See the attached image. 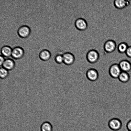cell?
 I'll list each match as a JSON object with an SVG mask.
<instances>
[{
	"label": "cell",
	"mask_w": 131,
	"mask_h": 131,
	"mask_svg": "<svg viewBox=\"0 0 131 131\" xmlns=\"http://www.w3.org/2000/svg\"><path fill=\"white\" fill-rule=\"evenodd\" d=\"M100 57L99 54L96 50L92 49L87 52L86 58L88 61L91 64H94L98 60Z\"/></svg>",
	"instance_id": "1"
},
{
	"label": "cell",
	"mask_w": 131,
	"mask_h": 131,
	"mask_svg": "<svg viewBox=\"0 0 131 131\" xmlns=\"http://www.w3.org/2000/svg\"><path fill=\"white\" fill-rule=\"evenodd\" d=\"M116 44L113 40H107L104 42L103 45L104 51L106 53H110L113 52L115 50Z\"/></svg>",
	"instance_id": "4"
},
{
	"label": "cell",
	"mask_w": 131,
	"mask_h": 131,
	"mask_svg": "<svg viewBox=\"0 0 131 131\" xmlns=\"http://www.w3.org/2000/svg\"><path fill=\"white\" fill-rule=\"evenodd\" d=\"M74 26L76 28L81 31L86 30L88 28V24L86 20L82 18L77 19L74 22Z\"/></svg>",
	"instance_id": "3"
},
{
	"label": "cell",
	"mask_w": 131,
	"mask_h": 131,
	"mask_svg": "<svg viewBox=\"0 0 131 131\" xmlns=\"http://www.w3.org/2000/svg\"><path fill=\"white\" fill-rule=\"evenodd\" d=\"M118 78L120 81L125 83L127 82L129 80V76L127 72L122 71Z\"/></svg>",
	"instance_id": "16"
},
{
	"label": "cell",
	"mask_w": 131,
	"mask_h": 131,
	"mask_svg": "<svg viewBox=\"0 0 131 131\" xmlns=\"http://www.w3.org/2000/svg\"><path fill=\"white\" fill-rule=\"evenodd\" d=\"M63 54L58 53L54 57L55 62L58 64L63 63Z\"/></svg>",
	"instance_id": "19"
},
{
	"label": "cell",
	"mask_w": 131,
	"mask_h": 131,
	"mask_svg": "<svg viewBox=\"0 0 131 131\" xmlns=\"http://www.w3.org/2000/svg\"><path fill=\"white\" fill-rule=\"evenodd\" d=\"M128 47L126 43L123 42L120 43L118 46V51L121 53H125Z\"/></svg>",
	"instance_id": "18"
},
{
	"label": "cell",
	"mask_w": 131,
	"mask_h": 131,
	"mask_svg": "<svg viewBox=\"0 0 131 131\" xmlns=\"http://www.w3.org/2000/svg\"><path fill=\"white\" fill-rule=\"evenodd\" d=\"M128 131H131V130H128Z\"/></svg>",
	"instance_id": "23"
},
{
	"label": "cell",
	"mask_w": 131,
	"mask_h": 131,
	"mask_svg": "<svg viewBox=\"0 0 131 131\" xmlns=\"http://www.w3.org/2000/svg\"><path fill=\"white\" fill-rule=\"evenodd\" d=\"M15 66V63L14 61L12 59L7 58L5 59L2 67L9 71L14 69Z\"/></svg>",
	"instance_id": "10"
},
{
	"label": "cell",
	"mask_w": 131,
	"mask_h": 131,
	"mask_svg": "<svg viewBox=\"0 0 131 131\" xmlns=\"http://www.w3.org/2000/svg\"><path fill=\"white\" fill-rule=\"evenodd\" d=\"M39 57L41 60L45 61H47L50 58L51 54L49 51L47 50H43L40 51Z\"/></svg>",
	"instance_id": "12"
},
{
	"label": "cell",
	"mask_w": 131,
	"mask_h": 131,
	"mask_svg": "<svg viewBox=\"0 0 131 131\" xmlns=\"http://www.w3.org/2000/svg\"><path fill=\"white\" fill-rule=\"evenodd\" d=\"M128 0H115L114 4L115 7L118 9H122L128 4Z\"/></svg>",
	"instance_id": "14"
},
{
	"label": "cell",
	"mask_w": 131,
	"mask_h": 131,
	"mask_svg": "<svg viewBox=\"0 0 131 131\" xmlns=\"http://www.w3.org/2000/svg\"><path fill=\"white\" fill-rule=\"evenodd\" d=\"M122 72L118 64H115L112 65L109 69L110 75L115 78H118Z\"/></svg>",
	"instance_id": "7"
},
{
	"label": "cell",
	"mask_w": 131,
	"mask_h": 131,
	"mask_svg": "<svg viewBox=\"0 0 131 131\" xmlns=\"http://www.w3.org/2000/svg\"><path fill=\"white\" fill-rule=\"evenodd\" d=\"M86 76L87 79L91 81H96L99 77V74L96 69L91 68L88 70L86 72Z\"/></svg>",
	"instance_id": "6"
},
{
	"label": "cell",
	"mask_w": 131,
	"mask_h": 131,
	"mask_svg": "<svg viewBox=\"0 0 131 131\" xmlns=\"http://www.w3.org/2000/svg\"><path fill=\"white\" fill-rule=\"evenodd\" d=\"M12 50V49L9 46H5L2 48L1 51L2 56L8 57L11 56Z\"/></svg>",
	"instance_id": "13"
},
{
	"label": "cell",
	"mask_w": 131,
	"mask_h": 131,
	"mask_svg": "<svg viewBox=\"0 0 131 131\" xmlns=\"http://www.w3.org/2000/svg\"><path fill=\"white\" fill-rule=\"evenodd\" d=\"M108 125V127L111 130L117 131L121 128L122 126V123L120 119L114 118L109 120Z\"/></svg>",
	"instance_id": "2"
},
{
	"label": "cell",
	"mask_w": 131,
	"mask_h": 131,
	"mask_svg": "<svg viewBox=\"0 0 131 131\" xmlns=\"http://www.w3.org/2000/svg\"><path fill=\"white\" fill-rule=\"evenodd\" d=\"M30 32V30L29 27L26 25H23L20 27L18 29V33L19 35L22 38L28 37Z\"/></svg>",
	"instance_id": "9"
},
{
	"label": "cell",
	"mask_w": 131,
	"mask_h": 131,
	"mask_svg": "<svg viewBox=\"0 0 131 131\" xmlns=\"http://www.w3.org/2000/svg\"><path fill=\"white\" fill-rule=\"evenodd\" d=\"M63 56L64 64L70 66L74 63L75 59L73 53L70 52H66L63 53Z\"/></svg>",
	"instance_id": "5"
},
{
	"label": "cell",
	"mask_w": 131,
	"mask_h": 131,
	"mask_svg": "<svg viewBox=\"0 0 131 131\" xmlns=\"http://www.w3.org/2000/svg\"><path fill=\"white\" fill-rule=\"evenodd\" d=\"M8 71L3 67H1L0 69V77L2 79L6 78L9 75Z\"/></svg>",
	"instance_id": "17"
},
{
	"label": "cell",
	"mask_w": 131,
	"mask_h": 131,
	"mask_svg": "<svg viewBox=\"0 0 131 131\" xmlns=\"http://www.w3.org/2000/svg\"><path fill=\"white\" fill-rule=\"evenodd\" d=\"M119 65L122 71L127 72L131 70V64L127 60L121 61L119 63Z\"/></svg>",
	"instance_id": "11"
},
{
	"label": "cell",
	"mask_w": 131,
	"mask_h": 131,
	"mask_svg": "<svg viewBox=\"0 0 131 131\" xmlns=\"http://www.w3.org/2000/svg\"><path fill=\"white\" fill-rule=\"evenodd\" d=\"M5 60L4 57L2 55H1L0 56V64L1 67L2 66Z\"/></svg>",
	"instance_id": "22"
},
{
	"label": "cell",
	"mask_w": 131,
	"mask_h": 131,
	"mask_svg": "<svg viewBox=\"0 0 131 131\" xmlns=\"http://www.w3.org/2000/svg\"><path fill=\"white\" fill-rule=\"evenodd\" d=\"M24 54V51L22 48L16 47L12 49L11 56L15 59H19L23 57Z\"/></svg>",
	"instance_id": "8"
},
{
	"label": "cell",
	"mask_w": 131,
	"mask_h": 131,
	"mask_svg": "<svg viewBox=\"0 0 131 131\" xmlns=\"http://www.w3.org/2000/svg\"><path fill=\"white\" fill-rule=\"evenodd\" d=\"M126 127L128 130H131V119L127 122L126 124Z\"/></svg>",
	"instance_id": "21"
},
{
	"label": "cell",
	"mask_w": 131,
	"mask_h": 131,
	"mask_svg": "<svg viewBox=\"0 0 131 131\" xmlns=\"http://www.w3.org/2000/svg\"><path fill=\"white\" fill-rule=\"evenodd\" d=\"M40 130L41 131H52V125L49 122H44L41 125Z\"/></svg>",
	"instance_id": "15"
},
{
	"label": "cell",
	"mask_w": 131,
	"mask_h": 131,
	"mask_svg": "<svg viewBox=\"0 0 131 131\" xmlns=\"http://www.w3.org/2000/svg\"><path fill=\"white\" fill-rule=\"evenodd\" d=\"M125 53L127 56L131 58V46L128 47Z\"/></svg>",
	"instance_id": "20"
}]
</instances>
